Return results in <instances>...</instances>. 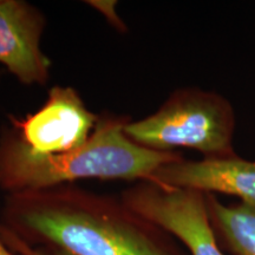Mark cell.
Instances as JSON below:
<instances>
[{
  "label": "cell",
  "mask_w": 255,
  "mask_h": 255,
  "mask_svg": "<svg viewBox=\"0 0 255 255\" xmlns=\"http://www.w3.org/2000/svg\"><path fill=\"white\" fill-rule=\"evenodd\" d=\"M47 20L25 0H0V64L27 87L46 85L52 62L40 43Z\"/></svg>",
  "instance_id": "6"
},
{
  "label": "cell",
  "mask_w": 255,
  "mask_h": 255,
  "mask_svg": "<svg viewBox=\"0 0 255 255\" xmlns=\"http://www.w3.org/2000/svg\"><path fill=\"white\" fill-rule=\"evenodd\" d=\"M150 180L205 194L237 196L240 202L255 206V161L245 159L238 154L200 161L182 157L162 165Z\"/></svg>",
  "instance_id": "7"
},
{
  "label": "cell",
  "mask_w": 255,
  "mask_h": 255,
  "mask_svg": "<svg viewBox=\"0 0 255 255\" xmlns=\"http://www.w3.org/2000/svg\"><path fill=\"white\" fill-rule=\"evenodd\" d=\"M127 115H100L89 141L59 155L31 152L7 124L0 128V190L5 194L73 184L85 178L150 180L162 165L182 158L180 152L156 151L128 138Z\"/></svg>",
  "instance_id": "2"
},
{
  "label": "cell",
  "mask_w": 255,
  "mask_h": 255,
  "mask_svg": "<svg viewBox=\"0 0 255 255\" xmlns=\"http://www.w3.org/2000/svg\"><path fill=\"white\" fill-rule=\"evenodd\" d=\"M0 234L1 238L4 239L5 244L7 245L9 250H12L19 255H71L66 252L57 250L53 247L47 246H32V245H27L25 242L20 241L19 239L14 238L13 235L9 234L6 231H4L0 227Z\"/></svg>",
  "instance_id": "9"
},
{
  "label": "cell",
  "mask_w": 255,
  "mask_h": 255,
  "mask_svg": "<svg viewBox=\"0 0 255 255\" xmlns=\"http://www.w3.org/2000/svg\"><path fill=\"white\" fill-rule=\"evenodd\" d=\"M100 115L92 113L72 87L56 85L34 113L8 115L7 126L33 154L59 155L81 148L96 129Z\"/></svg>",
  "instance_id": "5"
},
{
  "label": "cell",
  "mask_w": 255,
  "mask_h": 255,
  "mask_svg": "<svg viewBox=\"0 0 255 255\" xmlns=\"http://www.w3.org/2000/svg\"><path fill=\"white\" fill-rule=\"evenodd\" d=\"M0 213H1V203H0ZM0 255H19L15 252L9 250L7 245L5 244L4 239L1 238V234H0Z\"/></svg>",
  "instance_id": "11"
},
{
  "label": "cell",
  "mask_w": 255,
  "mask_h": 255,
  "mask_svg": "<svg viewBox=\"0 0 255 255\" xmlns=\"http://www.w3.org/2000/svg\"><path fill=\"white\" fill-rule=\"evenodd\" d=\"M120 196L137 214L180 241L189 255H226L202 191L144 180L126 188Z\"/></svg>",
  "instance_id": "4"
},
{
  "label": "cell",
  "mask_w": 255,
  "mask_h": 255,
  "mask_svg": "<svg viewBox=\"0 0 255 255\" xmlns=\"http://www.w3.org/2000/svg\"><path fill=\"white\" fill-rule=\"evenodd\" d=\"M2 76H4V73L0 71V84H1V81H2Z\"/></svg>",
  "instance_id": "12"
},
{
  "label": "cell",
  "mask_w": 255,
  "mask_h": 255,
  "mask_svg": "<svg viewBox=\"0 0 255 255\" xmlns=\"http://www.w3.org/2000/svg\"><path fill=\"white\" fill-rule=\"evenodd\" d=\"M207 195L208 215L223 250L232 255H255V206L225 205L214 194Z\"/></svg>",
  "instance_id": "8"
},
{
  "label": "cell",
  "mask_w": 255,
  "mask_h": 255,
  "mask_svg": "<svg viewBox=\"0 0 255 255\" xmlns=\"http://www.w3.org/2000/svg\"><path fill=\"white\" fill-rule=\"evenodd\" d=\"M0 227L27 245L71 255H187L121 196L75 183L5 194Z\"/></svg>",
  "instance_id": "1"
},
{
  "label": "cell",
  "mask_w": 255,
  "mask_h": 255,
  "mask_svg": "<svg viewBox=\"0 0 255 255\" xmlns=\"http://www.w3.org/2000/svg\"><path fill=\"white\" fill-rule=\"evenodd\" d=\"M87 2L91 6V7L97 9L101 14H103L105 19L108 20V23H109L111 26L116 28L117 31L123 32L128 30L124 21L120 18V15L117 14L116 1H103V0H102V1H100V0H98V1H95V0H92V1Z\"/></svg>",
  "instance_id": "10"
},
{
  "label": "cell",
  "mask_w": 255,
  "mask_h": 255,
  "mask_svg": "<svg viewBox=\"0 0 255 255\" xmlns=\"http://www.w3.org/2000/svg\"><path fill=\"white\" fill-rule=\"evenodd\" d=\"M235 111L216 91L195 87L176 89L154 114L130 121L124 132L130 141L156 151L186 148L203 158L235 155Z\"/></svg>",
  "instance_id": "3"
}]
</instances>
